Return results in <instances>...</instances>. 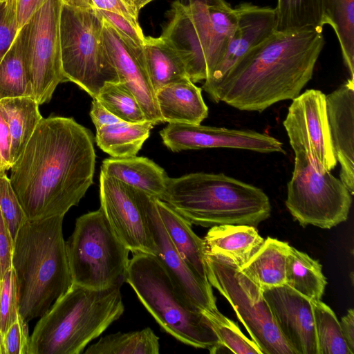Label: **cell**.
Segmentation results:
<instances>
[{"label": "cell", "instance_id": "obj_1", "mask_svg": "<svg viewBox=\"0 0 354 354\" xmlns=\"http://www.w3.org/2000/svg\"><path fill=\"white\" fill-rule=\"evenodd\" d=\"M92 132L72 118H42L16 162L10 181L28 220L63 216L93 184Z\"/></svg>", "mask_w": 354, "mask_h": 354}, {"label": "cell", "instance_id": "obj_2", "mask_svg": "<svg viewBox=\"0 0 354 354\" xmlns=\"http://www.w3.org/2000/svg\"><path fill=\"white\" fill-rule=\"evenodd\" d=\"M324 44L319 28L276 30L239 60L212 100L257 112L292 100L311 80Z\"/></svg>", "mask_w": 354, "mask_h": 354}, {"label": "cell", "instance_id": "obj_3", "mask_svg": "<svg viewBox=\"0 0 354 354\" xmlns=\"http://www.w3.org/2000/svg\"><path fill=\"white\" fill-rule=\"evenodd\" d=\"M63 220V216L27 220L14 240L19 313L28 322L44 315L73 285Z\"/></svg>", "mask_w": 354, "mask_h": 354}, {"label": "cell", "instance_id": "obj_4", "mask_svg": "<svg viewBox=\"0 0 354 354\" xmlns=\"http://www.w3.org/2000/svg\"><path fill=\"white\" fill-rule=\"evenodd\" d=\"M161 201L192 225L257 226L271 213L260 188L223 173L196 172L168 178Z\"/></svg>", "mask_w": 354, "mask_h": 354}, {"label": "cell", "instance_id": "obj_5", "mask_svg": "<svg viewBox=\"0 0 354 354\" xmlns=\"http://www.w3.org/2000/svg\"><path fill=\"white\" fill-rule=\"evenodd\" d=\"M121 286L93 289L73 284L41 317L28 354H80L124 311Z\"/></svg>", "mask_w": 354, "mask_h": 354}, {"label": "cell", "instance_id": "obj_6", "mask_svg": "<svg viewBox=\"0 0 354 354\" xmlns=\"http://www.w3.org/2000/svg\"><path fill=\"white\" fill-rule=\"evenodd\" d=\"M160 37L178 53L187 77L205 80L220 61L237 24L226 0H178Z\"/></svg>", "mask_w": 354, "mask_h": 354}, {"label": "cell", "instance_id": "obj_7", "mask_svg": "<svg viewBox=\"0 0 354 354\" xmlns=\"http://www.w3.org/2000/svg\"><path fill=\"white\" fill-rule=\"evenodd\" d=\"M124 281L161 328L178 341L209 351L220 344L203 310L183 295L155 255L133 254Z\"/></svg>", "mask_w": 354, "mask_h": 354}, {"label": "cell", "instance_id": "obj_8", "mask_svg": "<svg viewBox=\"0 0 354 354\" xmlns=\"http://www.w3.org/2000/svg\"><path fill=\"white\" fill-rule=\"evenodd\" d=\"M66 247L73 284L102 289L124 282L130 250L100 207L76 219Z\"/></svg>", "mask_w": 354, "mask_h": 354}, {"label": "cell", "instance_id": "obj_9", "mask_svg": "<svg viewBox=\"0 0 354 354\" xmlns=\"http://www.w3.org/2000/svg\"><path fill=\"white\" fill-rule=\"evenodd\" d=\"M103 21L96 9L62 3L59 32L63 74L93 99L106 82H119L102 37Z\"/></svg>", "mask_w": 354, "mask_h": 354}, {"label": "cell", "instance_id": "obj_10", "mask_svg": "<svg viewBox=\"0 0 354 354\" xmlns=\"http://www.w3.org/2000/svg\"><path fill=\"white\" fill-rule=\"evenodd\" d=\"M208 282L230 304L263 354H295L281 335L262 290L239 267L205 254Z\"/></svg>", "mask_w": 354, "mask_h": 354}, {"label": "cell", "instance_id": "obj_11", "mask_svg": "<svg viewBox=\"0 0 354 354\" xmlns=\"http://www.w3.org/2000/svg\"><path fill=\"white\" fill-rule=\"evenodd\" d=\"M351 196L345 185L330 171H321L305 156L295 155L285 204L301 225L330 229L345 221Z\"/></svg>", "mask_w": 354, "mask_h": 354}, {"label": "cell", "instance_id": "obj_12", "mask_svg": "<svg viewBox=\"0 0 354 354\" xmlns=\"http://www.w3.org/2000/svg\"><path fill=\"white\" fill-rule=\"evenodd\" d=\"M62 0H48L19 31L32 98L48 103L57 85L66 82L59 32Z\"/></svg>", "mask_w": 354, "mask_h": 354}, {"label": "cell", "instance_id": "obj_13", "mask_svg": "<svg viewBox=\"0 0 354 354\" xmlns=\"http://www.w3.org/2000/svg\"><path fill=\"white\" fill-rule=\"evenodd\" d=\"M283 122L295 155L307 157L321 171L337 163L328 121L326 95L308 89L292 100Z\"/></svg>", "mask_w": 354, "mask_h": 354}, {"label": "cell", "instance_id": "obj_14", "mask_svg": "<svg viewBox=\"0 0 354 354\" xmlns=\"http://www.w3.org/2000/svg\"><path fill=\"white\" fill-rule=\"evenodd\" d=\"M146 194L100 172V208L115 234L133 254H156L145 212Z\"/></svg>", "mask_w": 354, "mask_h": 354}, {"label": "cell", "instance_id": "obj_15", "mask_svg": "<svg viewBox=\"0 0 354 354\" xmlns=\"http://www.w3.org/2000/svg\"><path fill=\"white\" fill-rule=\"evenodd\" d=\"M163 144L171 151L208 148H230L259 153H285L277 138L252 130L194 124L169 123L160 131Z\"/></svg>", "mask_w": 354, "mask_h": 354}, {"label": "cell", "instance_id": "obj_16", "mask_svg": "<svg viewBox=\"0 0 354 354\" xmlns=\"http://www.w3.org/2000/svg\"><path fill=\"white\" fill-rule=\"evenodd\" d=\"M235 10L236 26L220 61L202 86L211 99L239 60L277 30V16L273 8L243 2L237 5Z\"/></svg>", "mask_w": 354, "mask_h": 354}, {"label": "cell", "instance_id": "obj_17", "mask_svg": "<svg viewBox=\"0 0 354 354\" xmlns=\"http://www.w3.org/2000/svg\"><path fill=\"white\" fill-rule=\"evenodd\" d=\"M262 292L279 330L295 354H318L312 301L287 284Z\"/></svg>", "mask_w": 354, "mask_h": 354}, {"label": "cell", "instance_id": "obj_18", "mask_svg": "<svg viewBox=\"0 0 354 354\" xmlns=\"http://www.w3.org/2000/svg\"><path fill=\"white\" fill-rule=\"evenodd\" d=\"M147 223L156 246L155 256L183 295L201 310H217L209 282L204 281L182 259L171 241L160 218L155 198L146 194Z\"/></svg>", "mask_w": 354, "mask_h": 354}, {"label": "cell", "instance_id": "obj_19", "mask_svg": "<svg viewBox=\"0 0 354 354\" xmlns=\"http://www.w3.org/2000/svg\"><path fill=\"white\" fill-rule=\"evenodd\" d=\"M102 21L104 44L117 72L119 82L133 93L147 120L153 125L164 122L147 73L142 47H137L123 39L104 19Z\"/></svg>", "mask_w": 354, "mask_h": 354}, {"label": "cell", "instance_id": "obj_20", "mask_svg": "<svg viewBox=\"0 0 354 354\" xmlns=\"http://www.w3.org/2000/svg\"><path fill=\"white\" fill-rule=\"evenodd\" d=\"M326 105L332 143L339 179L354 192V80L348 79L326 95Z\"/></svg>", "mask_w": 354, "mask_h": 354}, {"label": "cell", "instance_id": "obj_21", "mask_svg": "<svg viewBox=\"0 0 354 354\" xmlns=\"http://www.w3.org/2000/svg\"><path fill=\"white\" fill-rule=\"evenodd\" d=\"M201 91L188 77L157 91L156 98L163 122L200 124L208 116Z\"/></svg>", "mask_w": 354, "mask_h": 354}, {"label": "cell", "instance_id": "obj_22", "mask_svg": "<svg viewBox=\"0 0 354 354\" xmlns=\"http://www.w3.org/2000/svg\"><path fill=\"white\" fill-rule=\"evenodd\" d=\"M203 241L205 254L221 257L241 268L264 239L254 226L226 224L211 227Z\"/></svg>", "mask_w": 354, "mask_h": 354}, {"label": "cell", "instance_id": "obj_23", "mask_svg": "<svg viewBox=\"0 0 354 354\" xmlns=\"http://www.w3.org/2000/svg\"><path fill=\"white\" fill-rule=\"evenodd\" d=\"M100 172L160 200L169 178L165 169L153 160L136 156L104 159Z\"/></svg>", "mask_w": 354, "mask_h": 354}, {"label": "cell", "instance_id": "obj_24", "mask_svg": "<svg viewBox=\"0 0 354 354\" xmlns=\"http://www.w3.org/2000/svg\"><path fill=\"white\" fill-rule=\"evenodd\" d=\"M155 201L161 221L175 248L185 262L208 282L203 239L194 233L192 224L167 203L156 198Z\"/></svg>", "mask_w": 354, "mask_h": 354}, {"label": "cell", "instance_id": "obj_25", "mask_svg": "<svg viewBox=\"0 0 354 354\" xmlns=\"http://www.w3.org/2000/svg\"><path fill=\"white\" fill-rule=\"evenodd\" d=\"M290 245L268 237L241 271L261 290L286 283V266Z\"/></svg>", "mask_w": 354, "mask_h": 354}, {"label": "cell", "instance_id": "obj_26", "mask_svg": "<svg viewBox=\"0 0 354 354\" xmlns=\"http://www.w3.org/2000/svg\"><path fill=\"white\" fill-rule=\"evenodd\" d=\"M142 54L155 93L169 84L187 77L180 56L161 37H145Z\"/></svg>", "mask_w": 354, "mask_h": 354}, {"label": "cell", "instance_id": "obj_27", "mask_svg": "<svg viewBox=\"0 0 354 354\" xmlns=\"http://www.w3.org/2000/svg\"><path fill=\"white\" fill-rule=\"evenodd\" d=\"M39 104L30 97L6 98L0 100L1 110L11 137V160L18 159L42 118Z\"/></svg>", "mask_w": 354, "mask_h": 354}, {"label": "cell", "instance_id": "obj_28", "mask_svg": "<svg viewBox=\"0 0 354 354\" xmlns=\"http://www.w3.org/2000/svg\"><path fill=\"white\" fill-rule=\"evenodd\" d=\"M153 124L120 122L96 129L95 141L104 152L113 158L136 156L150 135Z\"/></svg>", "mask_w": 354, "mask_h": 354}, {"label": "cell", "instance_id": "obj_29", "mask_svg": "<svg viewBox=\"0 0 354 354\" xmlns=\"http://www.w3.org/2000/svg\"><path fill=\"white\" fill-rule=\"evenodd\" d=\"M286 284L312 301H315L322 300L327 282L318 261L290 246L287 259Z\"/></svg>", "mask_w": 354, "mask_h": 354}, {"label": "cell", "instance_id": "obj_30", "mask_svg": "<svg viewBox=\"0 0 354 354\" xmlns=\"http://www.w3.org/2000/svg\"><path fill=\"white\" fill-rule=\"evenodd\" d=\"M323 23L333 29L344 63L354 80V0H324Z\"/></svg>", "mask_w": 354, "mask_h": 354}, {"label": "cell", "instance_id": "obj_31", "mask_svg": "<svg viewBox=\"0 0 354 354\" xmlns=\"http://www.w3.org/2000/svg\"><path fill=\"white\" fill-rule=\"evenodd\" d=\"M159 337L150 328L129 333L118 332L101 337L85 354H158Z\"/></svg>", "mask_w": 354, "mask_h": 354}, {"label": "cell", "instance_id": "obj_32", "mask_svg": "<svg viewBox=\"0 0 354 354\" xmlns=\"http://www.w3.org/2000/svg\"><path fill=\"white\" fill-rule=\"evenodd\" d=\"M18 97H32L19 32L0 62V100Z\"/></svg>", "mask_w": 354, "mask_h": 354}, {"label": "cell", "instance_id": "obj_33", "mask_svg": "<svg viewBox=\"0 0 354 354\" xmlns=\"http://www.w3.org/2000/svg\"><path fill=\"white\" fill-rule=\"evenodd\" d=\"M324 0H277V30L306 27L323 29Z\"/></svg>", "mask_w": 354, "mask_h": 354}, {"label": "cell", "instance_id": "obj_34", "mask_svg": "<svg viewBox=\"0 0 354 354\" xmlns=\"http://www.w3.org/2000/svg\"><path fill=\"white\" fill-rule=\"evenodd\" d=\"M312 302L318 354H353L333 310L322 300Z\"/></svg>", "mask_w": 354, "mask_h": 354}, {"label": "cell", "instance_id": "obj_35", "mask_svg": "<svg viewBox=\"0 0 354 354\" xmlns=\"http://www.w3.org/2000/svg\"><path fill=\"white\" fill-rule=\"evenodd\" d=\"M95 99L124 122L138 123L147 120L137 98L120 82H106Z\"/></svg>", "mask_w": 354, "mask_h": 354}, {"label": "cell", "instance_id": "obj_36", "mask_svg": "<svg viewBox=\"0 0 354 354\" xmlns=\"http://www.w3.org/2000/svg\"><path fill=\"white\" fill-rule=\"evenodd\" d=\"M220 343L236 354H263L252 339L248 338L237 324L219 310H203Z\"/></svg>", "mask_w": 354, "mask_h": 354}, {"label": "cell", "instance_id": "obj_37", "mask_svg": "<svg viewBox=\"0 0 354 354\" xmlns=\"http://www.w3.org/2000/svg\"><path fill=\"white\" fill-rule=\"evenodd\" d=\"M0 209L14 241L28 218L6 172L0 173Z\"/></svg>", "mask_w": 354, "mask_h": 354}, {"label": "cell", "instance_id": "obj_38", "mask_svg": "<svg viewBox=\"0 0 354 354\" xmlns=\"http://www.w3.org/2000/svg\"><path fill=\"white\" fill-rule=\"evenodd\" d=\"M19 313V298L17 280L12 267L1 279L0 300V334L2 335L17 319Z\"/></svg>", "mask_w": 354, "mask_h": 354}, {"label": "cell", "instance_id": "obj_39", "mask_svg": "<svg viewBox=\"0 0 354 354\" xmlns=\"http://www.w3.org/2000/svg\"><path fill=\"white\" fill-rule=\"evenodd\" d=\"M30 337L28 322L19 314L1 335L3 354H28Z\"/></svg>", "mask_w": 354, "mask_h": 354}, {"label": "cell", "instance_id": "obj_40", "mask_svg": "<svg viewBox=\"0 0 354 354\" xmlns=\"http://www.w3.org/2000/svg\"><path fill=\"white\" fill-rule=\"evenodd\" d=\"M19 31L16 0L0 1V62L10 48Z\"/></svg>", "mask_w": 354, "mask_h": 354}, {"label": "cell", "instance_id": "obj_41", "mask_svg": "<svg viewBox=\"0 0 354 354\" xmlns=\"http://www.w3.org/2000/svg\"><path fill=\"white\" fill-rule=\"evenodd\" d=\"M96 10L122 39L137 47H142L145 36L141 27L134 26L122 15L116 12L106 10Z\"/></svg>", "mask_w": 354, "mask_h": 354}, {"label": "cell", "instance_id": "obj_42", "mask_svg": "<svg viewBox=\"0 0 354 354\" xmlns=\"http://www.w3.org/2000/svg\"><path fill=\"white\" fill-rule=\"evenodd\" d=\"M64 4L82 8L110 10L122 15L137 27H140L138 15L135 14L122 0H62Z\"/></svg>", "mask_w": 354, "mask_h": 354}, {"label": "cell", "instance_id": "obj_43", "mask_svg": "<svg viewBox=\"0 0 354 354\" xmlns=\"http://www.w3.org/2000/svg\"><path fill=\"white\" fill-rule=\"evenodd\" d=\"M14 241L0 209V280L12 267Z\"/></svg>", "mask_w": 354, "mask_h": 354}, {"label": "cell", "instance_id": "obj_44", "mask_svg": "<svg viewBox=\"0 0 354 354\" xmlns=\"http://www.w3.org/2000/svg\"><path fill=\"white\" fill-rule=\"evenodd\" d=\"M11 137L8 122L0 109V173L6 172L12 166Z\"/></svg>", "mask_w": 354, "mask_h": 354}, {"label": "cell", "instance_id": "obj_45", "mask_svg": "<svg viewBox=\"0 0 354 354\" xmlns=\"http://www.w3.org/2000/svg\"><path fill=\"white\" fill-rule=\"evenodd\" d=\"M90 116L95 125V129L122 121L106 109L100 102L95 98L92 100Z\"/></svg>", "mask_w": 354, "mask_h": 354}, {"label": "cell", "instance_id": "obj_46", "mask_svg": "<svg viewBox=\"0 0 354 354\" xmlns=\"http://www.w3.org/2000/svg\"><path fill=\"white\" fill-rule=\"evenodd\" d=\"M48 0H16V14L19 30Z\"/></svg>", "mask_w": 354, "mask_h": 354}, {"label": "cell", "instance_id": "obj_47", "mask_svg": "<svg viewBox=\"0 0 354 354\" xmlns=\"http://www.w3.org/2000/svg\"><path fill=\"white\" fill-rule=\"evenodd\" d=\"M342 333L346 344L354 353V310L351 308L339 322Z\"/></svg>", "mask_w": 354, "mask_h": 354}, {"label": "cell", "instance_id": "obj_48", "mask_svg": "<svg viewBox=\"0 0 354 354\" xmlns=\"http://www.w3.org/2000/svg\"><path fill=\"white\" fill-rule=\"evenodd\" d=\"M123 2L137 15L141 8L153 0H122Z\"/></svg>", "mask_w": 354, "mask_h": 354}, {"label": "cell", "instance_id": "obj_49", "mask_svg": "<svg viewBox=\"0 0 354 354\" xmlns=\"http://www.w3.org/2000/svg\"><path fill=\"white\" fill-rule=\"evenodd\" d=\"M0 354L2 353V348H1V335L0 334Z\"/></svg>", "mask_w": 354, "mask_h": 354}, {"label": "cell", "instance_id": "obj_50", "mask_svg": "<svg viewBox=\"0 0 354 354\" xmlns=\"http://www.w3.org/2000/svg\"><path fill=\"white\" fill-rule=\"evenodd\" d=\"M1 280H0V300H1Z\"/></svg>", "mask_w": 354, "mask_h": 354}, {"label": "cell", "instance_id": "obj_51", "mask_svg": "<svg viewBox=\"0 0 354 354\" xmlns=\"http://www.w3.org/2000/svg\"><path fill=\"white\" fill-rule=\"evenodd\" d=\"M6 1V0H0V1Z\"/></svg>", "mask_w": 354, "mask_h": 354}]
</instances>
